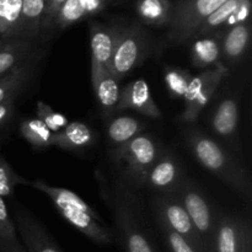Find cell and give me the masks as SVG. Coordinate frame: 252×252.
<instances>
[{"label": "cell", "instance_id": "obj_3", "mask_svg": "<svg viewBox=\"0 0 252 252\" xmlns=\"http://www.w3.org/2000/svg\"><path fill=\"white\" fill-rule=\"evenodd\" d=\"M112 211L116 226L122 236L127 252H155L143 226L139 202L132 187L122 179L113 185Z\"/></svg>", "mask_w": 252, "mask_h": 252}, {"label": "cell", "instance_id": "obj_22", "mask_svg": "<svg viewBox=\"0 0 252 252\" xmlns=\"http://www.w3.org/2000/svg\"><path fill=\"white\" fill-rule=\"evenodd\" d=\"M91 83L101 112L106 118H108L116 112L121 93L120 81L111 71H105L91 80Z\"/></svg>", "mask_w": 252, "mask_h": 252}, {"label": "cell", "instance_id": "obj_6", "mask_svg": "<svg viewBox=\"0 0 252 252\" xmlns=\"http://www.w3.org/2000/svg\"><path fill=\"white\" fill-rule=\"evenodd\" d=\"M240 100V88L226 86L224 93L217 98L208 117L213 138L235 155L241 153L239 134Z\"/></svg>", "mask_w": 252, "mask_h": 252}, {"label": "cell", "instance_id": "obj_33", "mask_svg": "<svg viewBox=\"0 0 252 252\" xmlns=\"http://www.w3.org/2000/svg\"><path fill=\"white\" fill-rule=\"evenodd\" d=\"M160 229H161L162 235H164L167 246H169L171 252H196V250L179 234L174 233V231L164 228V226H160Z\"/></svg>", "mask_w": 252, "mask_h": 252}, {"label": "cell", "instance_id": "obj_25", "mask_svg": "<svg viewBox=\"0 0 252 252\" xmlns=\"http://www.w3.org/2000/svg\"><path fill=\"white\" fill-rule=\"evenodd\" d=\"M22 0H0V36L4 39L20 38Z\"/></svg>", "mask_w": 252, "mask_h": 252}, {"label": "cell", "instance_id": "obj_34", "mask_svg": "<svg viewBox=\"0 0 252 252\" xmlns=\"http://www.w3.org/2000/svg\"><path fill=\"white\" fill-rule=\"evenodd\" d=\"M64 1L65 0H46V9H44V16L43 21H42V31H46V30L54 26L57 15H58Z\"/></svg>", "mask_w": 252, "mask_h": 252}, {"label": "cell", "instance_id": "obj_5", "mask_svg": "<svg viewBox=\"0 0 252 252\" xmlns=\"http://www.w3.org/2000/svg\"><path fill=\"white\" fill-rule=\"evenodd\" d=\"M181 201L198 234L204 252H216V229L218 211L202 187L186 176L175 193Z\"/></svg>", "mask_w": 252, "mask_h": 252}, {"label": "cell", "instance_id": "obj_24", "mask_svg": "<svg viewBox=\"0 0 252 252\" xmlns=\"http://www.w3.org/2000/svg\"><path fill=\"white\" fill-rule=\"evenodd\" d=\"M46 0H22L20 38L34 41L42 31Z\"/></svg>", "mask_w": 252, "mask_h": 252}, {"label": "cell", "instance_id": "obj_9", "mask_svg": "<svg viewBox=\"0 0 252 252\" xmlns=\"http://www.w3.org/2000/svg\"><path fill=\"white\" fill-rule=\"evenodd\" d=\"M152 208L160 226L170 229L185 239L196 252H204L203 245L187 214L184 204L175 193H159L152 199Z\"/></svg>", "mask_w": 252, "mask_h": 252}, {"label": "cell", "instance_id": "obj_13", "mask_svg": "<svg viewBox=\"0 0 252 252\" xmlns=\"http://www.w3.org/2000/svg\"><path fill=\"white\" fill-rule=\"evenodd\" d=\"M250 12L251 0H226L202 22L192 39L211 34H220L235 25L248 22Z\"/></svg>", "mask_w": 252, "mask_h": 252}, {"label": "cell", "instance_id": "obj_27", "mask_svg": "<svg viewBox=\"0 0 252 252\" xmlns=\"http://www.w3.org/2000/svg\"><path fill=\"white\" fill-rule=\"evenodd\" d=\"M20 133L22 138L36 149H47L52 147L54 133L37 117L24 118L20 123Z\"/></svg>", "mask_w": 252, "mask_h": 252}, {"label": "cell", "instance_id": "obj_21", "mask_svg": "<svg viewBox=\"0 0 252 252\" xmlns=\"http://www.w3.org/2000/svg\"><path fill=\"white\" fill-rule=\"evenodd\" d=\"M36 48V41L31 39H5L0 44V78L21 65Z\"/></svg>", "mask_w": 252, "mask_h": 252}, {"label": "cell", "instance_id": "obj_19", "mask_svg": "<svg viewBox=\"0 0 252 252\" xmlns=\"http://www.w3.org/2000/svg\"><path fill=\"white\" fill-rule=\"evenodd\" d=\"M96 133L93 128L83 122H69L52 139V147L63 150H83L96 142Z\"/></svg>", "mask_w": 252, "mask_h": 252}, {"label": "cell", "instance_id": "obj_20", "mask_svg": "<svg viewBox=\"0 0 252 252\" xmlns=\"http://www.w3.org/2000/svg\"><path fill=\"white\" fill-rule=\"evenodd\" d=\"M189 42V57L193 66L207 70L221 63V46L219 34L198 37Z\"/></svg>", "mask_w": 252, "mask_h": 252}, {"label": "cell", "instance_id": "obj_4", "mask_svg": "<svg viewBox=\"0 0 252 252\" xmlns=\"http://www.w3.org/2000/svg\"><path fill=\"white\" fill-rule=\"evenodd\" d=\"M159 140L150 134L137 135L126 144L113 148L111 158L122 167L121 179L130 187H143L145 176L161 152Z\"/></svg>", "mask_w": 252, "mask_h": 252}, {"label": "cell", "instance_id": "obj_7", "mask_svg": "<svg viewBox=\"0 0 252 252\" xmlns=\"http://www.w3.org/2000/svg\"><path fill=\"white\" fill-rule=\"evenodd\" d=\"M226 0H180L172 5L171 16L167 24V46H181L192 39L202 22L213 14Z\"/></svg>", "mask_w": 252, "mask_h": 252}, {"label": "cell", "instance_id": "obj_38", "mask_svg": "<svg viewBox=\"0 0 252 252\" xmlns=\"http://www.w3.org/2000/svg\"><path fill=\"white\" fill-rule=\"evenodd\" d=\"M5 41V39L4 38H2V37L1 36H0V44H1L2 43V42H4Z\"/></svg>", "mask_w": 252, "mask_h": 252}, {"label": "cell", "instance_id": "obj_31", "mask_svg": "<svg viewBox=\"0 0 252 252\" xmlns=\"http://www.w3.org/2000/svg\"><path fill=\"white\" fill-rule=\"evenodd\" d=\"M86 15L79 0H65L57 15L54 26H57L58 29H66L75 22L80 21Z\"/></svg>", "mask_w": 252, "mask_h": 252}, {"label": "cell", "instance_id": "obj_8", "mask_svg": "<svg viewBox=\"0 0 252 252\" xmlns=\"http://www.w3.org/2000/svg\"><path fill=\"white\" fill-rule=\"evenodd\" d=\"M228 75L229 68L220 63L214 68L203 70L198 75L192 76L185 94V108L179 116L180 122L185 126L194 125Z\"/></svg>", "mask_w": 252, "mask_h": 252}, {"label": "cell", "instance_id": "obj_28", "mask_svg": "<svg viewBox=\"0 0 252 252\" xmlns=\"http://www.w3.org/2000/svg\"><path fill=\"white\" fill-rule=\"evenodd\" d=\"M192 75L187 69L166 65L164 68V83L171 98L180 100L185 97Z\"/></svg>", "mask_w": 252, "mask_h": 252}, {"label": "cell", "instance_id": "obj_30", "mask_svg": "<svg viewBox=\"0 0 252 252\" xmlns=\"http://www.w3.org/2000/svg\"><path fill=\"white\" fill-rule=\"evenodd\" d=\"M37 118L41 120L46 125V127L52 133H58L68 125V118L62 113L57 112L49 105H47L43 101H37L36 103Z\"/></svg>", "mask_w": 252, "mask_h": 252}, {"label": "cell", "instance_id": "obj_39", "mask_svg": "<svg viewBox=\"0 0 252 252\" xmlns=\"http://www.w3.org/2000/svg\"><path fill=\"white\" fill-rule=\"evenodd\" d=\"M249 252H252V251H249Z\"/></svg>", "mask_w": 252, "mask_h": 252}, {"label": "cell", "instance_id": "obj_15", "mask_svg": "<svg viewBox=\"0 0 252 252\" xmlns=\"http://www.w3.org/2000/svg\"><path fill=\"white\" fill-rule=\"evenodd\" d=\"M125 110H133L153 120H160L162 117L161 110L155 102L152 90L144 79L130 81L121 90L116 112Z\"/></svg>", "mask_w": 252, "mask_h": 252}, {"label": "cell", "instance_id": "obj_18", "mask_svg": "<svg viewBox=\"0 0 252 252\" xmlns=\"http://www.w3.org/2000/svg\"><path fill=\"white\" fill-rule=\"evenodd\" d=\"M220 36L221 46V63L229 66L241 63L245 58L250 47L251 25L250 22L235 25L225 30Z\"/></svg>", "mask_w": 252, "mask_h": 252}, {"label": "cell", "instance_id": "obj_14", "mask_svg": "<svg viewBox=\"0 0 252 252\" xmlns=\"http://www.w3.org/2000/svg\"><path fill=\"white\" fill-rule=\"evenodd\" d=\"M120 30L118 27L91 25V80H94L101 73L111 71V62Z\"/></svg>", "mask_w": 252, "mask_h": 252}, {"label": "cell", "instance_id": "obj_29", "mask_svg": "<svg viewBox=\"0 0 252 252\" xmlns=\"http://www.w3.org/2000/svg\"><path fill=\"white\" fill-rule=\"evenodd\" d=\"M27 180L14 171L9 162L0 157V197L6 198L14 194L15 187L19 185L26 186Z\"/></svg>", "mask_w": 252, "mask_h": 252}, {"label": "cell", "instance_id": "obj_12", "mask_svg": "<svg viewBox=\"0 0 252 252\" xmlns=\"http://www.w3.org/2000/svg\"><path fill=\"white\" fill-rule=\"evenodd\" d=\"M252 251V234L249 220L236 214L218 211L216 252Z\"/></svg>", "mask_w": 252, "mask_h": 252}, {"label": "cell", "instance_id": "obj_37", "mask_svg": "<svg viewBox=\"0 0 252 252\" xmlns=\"http://www.w3.org/2000/svg\"><path fill=\"white\" fill-rule=\"evenodd\" d=\"M0 252H27L19 239L15 240H0Z\"/></svg>", "mask_w": 252, "mask_h": 252}, {"label": "cell", "instance_id": "obj_26", "mask_svg": "<svg viewBox=\"0 0 252 252\" xmlns=\"http://www.w3.org/2000/svg\"><path fill=\"white\" fill-rule=\"evenodd\" d=\"M172 4L169 0H139L137 11L140 19L148 25L164 26L171 16Z\"/></svg>", "mask_w": 252, "mask_h": 252}, {"label": "cell", "instance_id": "obj_35", "mask_svg": "<svg viewBox=\"0 0 252 252\" xmlns=\"http://www.w3.org/2000/svg\"><path fill=\"white\" fill-rule=\"evenodd\" d=\"M16 100L17 97H11L0 103V129L11 121L16 110Z\"/></svg>", "mask_w": 252, "mask_h": 252}, {"label": "cell", "instance_id": "obj_10", "mask_svg": "<svg viewBox=\"0 0 252 252\" xmlns=\"http://www.w3.org/2000/svg\"><path fill=\"white\" fill-rule=\"evenodd\" d=\"M149 49V39L142 29L134 26L121 29L111 62V73L121 81L147 58Z\"/></svg>", "mask_w": 252, "mask_h": 252}, {"label": "cell", "instance_id": "obj_2", "mask_svg": "<svg viewBox=\"0 0 252 252\" xmlns=\"http://www.w3.org/2000/svg\"><path fill=\"white\" fill-rule=\"evenodd\" d=\"M26 186L32 187L46 194L53 203L58 213L89 239L101 245L112 244L115 238L111 229L106 225L103 219L95 209L91 208L79 194L70 189L52 186L42 180L30 181Z\"/></svg>", "mask_w": 252, "mask_h": 252}, {"label": "cell", "instance_id": "obj_32", "mask_svg": "<svg viewBox=\"0 0 252 252\" xmlns=\"http://www.w3.org/2000/svg\"><path fill=\"white\" fill-rule=\"evenodd\" d=\"M17 239L16 228L7 211L5 198L0 197V240H15Z\"/></svg>", "mask_w": 252, "mask_h": 252}, {"label": "cell", "instance_id": "obj_11", "mask_svg": "<svg viewBox=\"0 0 252 252\" xmlns=\"http://www.w3.org/2000/svg\"><path fill=\"white\" fill-rule=\"evenodd\" d=\"M186 176L179 155L169 148L162 147L157 161L145 176L143 187L158 192V194L176 193Z\"/></svg>", "mask_w": 252, "mask_h": 252}, {"label": "cell", "instance_id": "obj_16", "mask_svg": "<svg viewBox=\"0 0 252 252\" xmlns=\"http://www.w3.org/2000/svg\"><path fill=\"white\" fill-rule=\"evenodd\" d=\"M12 221L27 252H62L46 229L27 211H15Z\"/></svg>", "mask_w": 252, "mask_h": 252}, {"label": "cell", "instance_id": "obj_1", "mask_svg": "<svg viewBox=\"0 0 252 252\" xmlns=\"http://www.w3.org/2000/svg\"><path fill=\"white\" fill-rule=\"evenodd\" d=\"M182 139L186 143L189 153L204 169L218 177L241 198L248 202L251 201V176L240 157L233 154L198 126H185L182 129Z\"/></svg>", "mask_w": 252, "mask_h": 252}, {"label": "cell", "instance_id": "obj_23", "mask_svg": "<svg viewBox=\"0 0 252 252\" xmlns=\"http://www.w3.org/2000/svg\"><path fill=\"white\" fill-rule=\"evenodd\" d=\"M147 129L145 123L133 116L113 117L107 125V138L113 148L126 144Z\"/></svg>", "mask_w": 252, "mask_h": 252}, {"label": "cell", "instance_id": "obj_36", "mask_svg": "<svg viewBox=\"0 0 252 252\" xmlns=\"http://www.w3.org/2000/svg\"><path fill=\"white\" fill-rule=\"evenodd\" d=\"M79 2L86 16L98 12L105 5V0H79Z\"/></svg>", "mask_w": 252, "mask_h": 252}, {"label": "cell", "instance_id": "obj_17", "mask_svg": "<svg viewBox=\"0 0 252 252\" xmlns=\"http://www.w3.org/2000/svg\"><path fill=\"white\" fill-rule=\"evenodd\" d=\"M44 56L46 49L37 47L33 53L21 65L0 78V103L11 97H19L20 94L25 90L34 76V73L43 61Z\"/></svg>", "mask_w": 252, "mask_h": 252}]
</instances>
